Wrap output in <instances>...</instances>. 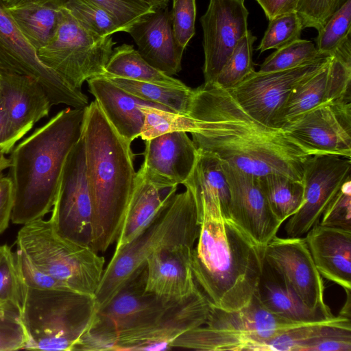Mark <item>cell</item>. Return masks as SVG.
Segmentation results:
<instances>
[{"instance_id":"obj_54","label":"cell","mask_w":351,"mask_h":351,"mask_svg":"<svg viewBox=\"0 0 351 351\" xmlns=\"http://www.w3.org/2000/svg\"><path fill=\"white\" fill-rule=\"evenodd\" d=\"M6 154L0 149V174L10 166L9 158L5 156Z\"/></svg>"},{"instance_id":"obj_12","label":"cell","mask_w":351,"mask_h":351,"mask_svg":"<svg viewBox=\"0 0 351 351\" xmlns=\"http://www.w3.org/2000/svg\"><path fill=\"white\" fill-rule=\"evenodd\" d=\"M51 211L49 219L58 234L77 245L90 247L93 206L82 135L66 159Z\"/></svg>"},{"instance_id":"obj_56","label":"cell","mask_w":351,"mask_h":351,"mask_svg":"<svg viewBox=\"0 0 351 351\" xmlns=\"http://www.w3.org/2000/svg\"><path fill=\"white\" fill-rule=\"evenodd\" d=\"M16 313V312L11 311V310L0 308V318L3 317H5L6 315H10L11 313Z\"/></svg>"},{"instance_id":"obj_48","label":"cell","mask_w":351,"mask_h":351,"mask_svg":"<svg viewBox=\"0 0 351 351\" xmlns=\"http://www.w3.org/2000/svg\"><path fill=\"white\" fill-rule=\"evenodd\" d=\"M27 335L16 313L0 318V351L25 350Z\"/></svg>"},{"instance_id":"obj_47","label":"cell","mask_w":351,"mask_h":351,"mask_svg":"<svg viewBox=\"0 0 351 351\" xmlns=\"http://www.w3.org/2000/svg\"><path fill=\"white\" fill-rule=\"evenodd\" d=\"M15 256L21 277L26 286L38 289L71 290L37 267L21 248L17 247Z\"/></svg>"},{"instance_id":"obj_16","label":"cell","mask_w":351,"mask_h":351,"mask_svg":"<svg viewBox=\"0 0 351 351\" xmlns=\"http://www.w3.org/2000/svg\"><path fill=\"white\" fill-rule=\"evenodd\" d=\"M283 130L313 155L334 154L351 159V100L322 104Z\"/></svg>"},{"instance_id":"obj_14","label":"cell","mask_w":351,"mask_h":351,"mask_svg":"<svg viewBox=\"0 0 351 351\" xmlns=\"http://www.w3.org/2000/svg\"><path fill=\"white\" fill-rule=\"evenodd\" d=\"M351 178V159L334 154H315L306 161L302 183L304 202L285 225L289 237H302L317 225L343 183Z\"/></svg>"},{"instance_id":"obj_41","label":"cell","mask_w":351,"mask_h":351,"mask_svg":"<svg viewBox=\"0 0 351 351\" xmlns=\"http://www.w3.org/2000/svg\"><path fill=\"white\" fill-rule=\"evenodd\" d=\"M303 29L302 20L296 12L277 16L269 21L257 50L263 53L285 47L300 39Z\"/></svg>"},{"instance_id":"obj_1","label":"cell","mask_w":351,"mask_h":351,"mask_svg":"<svg viewBox=\"0 0 351 351\" xmlns=\"http://www.w3.org/2000/svg\"><path fill=\"white\" fill-rule=\"evenodd\" d=\"M186 114L197 121L191 134L197 149L258 178L278 173L302 180L313 154L286 130L252 117L215 82L193 89Z\"/></svg>"},{"instance_id":"obj_35","label":"cell","mask_w":351,"mask_h":351,"mask_svg":"<svg viewBox=\"0 0 351 351\" xmlns=\"http://www.w3.org/2000/svg\"><path fill=\"white\" fill-rule=\"evenodd\" d=\"M350 319L337 315L333 320L291 328L262 342L258 351H305L308 344L332 324Z\"/></svg>"},{"instance_id":"obj_46","label":"cell","mask_w":351,"mask_h":351,"mask_svg":"<svg viewBox=\"0 0 351 351\" xmlns=\"http://www.w3.org/2000/svg\"><path fill=\"white\" fill-rule=\"evenodd\" d=\"M305 351H351V322L329 325L324 333L312 341Z\"/></svg>"},{"instance_id":"obj_9","label":"cell","mask_w":351,"mask_h":351,"mask_svg":"<svg viewBox=\"0 0 351 351\" xmlns=\"http://www.w3.org/2000/svg\"><path fill=\"white\" fill-rule=\"evenodd\" d=\"M146 278L145 265L96 312L90 326L73 351L112 350L119 335L147 326L177 302L146 291Z\"/></svg>"},{"instance_id":"obj_58","label":"cell","mask_w":351,"mask_h":351,"mask_svg":"<svg viewBox=\"0 0 351 351\" xmlns=\"http://www.w3.org/2000/svg\"><path fill=\"white\" fill-rule=\"evenodd\" d=\"M0 149H1V147H0Z\"/></svg>"},{"instance_id":"obj_55","label":"cell","mask_w":351,"mask_h":351,"mask_svg":"<svg viewBox=\"0 0 351 351\" xmlns=\"http://www.w3.org/2000/svg\"><path fill=\"white\" fill-rule=\"evenodd\" d=\"M31 0H5L4 2L5 5H18Z\"/></svg>"},{"instance_id":"obj_26","label":"cell","mask_w":351,"mask_h":351,"mask_svg":"<svg viewBox=\"0 0 351 351\" xmlns=\"http://www.w3.org/2000/svg\"><path fill=\"white\" fill-rule=\"evenodd\" d=\"M255 293L265 308L290 321L311 324L331 321L337 317L332 313L330 308H309L285 279L264 260Z\"/></svg>"},{"instance_id":"obj_8","label":"cell","mask_w":351,"mask_h":351,"mask_svg":"<svg viewBox=\"0 0 351 351\" xmlns=\"http://www.w3.org/2000/svg\"><path fill=\"white\" fill-rule=\"evenodd\" d=\"M312 324V323H311ZM308 324L280 317L267 308L256 293L245 306L226 311L210 305L206 323L178 337V348L204 351H257L258 346L282 331Z\"/></svg>"},{"instance_id":"obj_39","label":"cell","mask_w":351,"mask_h":351,"mask_svg":"<svg viewBox=\"0 0 351 351\" xmlns=\"http://www.w3.org/2000/svg\"><path fill=\"white\" fill-rule=\"evenodd\" d=\"M64 6L84 27L98 36L124 32L108 12L90 0H66Z\"/></svg>"},{"instance_id":"obj_45","label":"cell","mask_w":351,"mask_h":351,"mask_svg":"<svg viewBox=\"0 0 351 351\" xmlns=\"http://www.w3.org/2000/svg\"><path fill=\"white\" fill-rule=\"evenodd\" d=\"M347 0H299L295 12L303 27L319 30Z\"/></svg>"},{"instance_id":"obj_24","label":"cell","mask_w":351,"mask_h":351,"mask_svg":"<svg viewBox=\"0 0 351 351\" xmlns=\"http://www.w3.org/2000/svg\"><path fill=\"white\" fill-rule=\"evenodd\" d=\"M87 82L90 93L107 119L130 143L140 136L142 131L145 116L141 107L152 106L169 111L132 95L103 75L92 77Z\"/></svg>"},{"instance_id":"obj_33","label":"cell","mask_w":351,"mask_h":351,"mask_svg":"<svg viewBox=\"0 0 351 351\" xmlns=\"http://www.w3.org/2000/svg\"><path fill=\"white\" fill-rule=\"evenodd\" d=\"M132 95L160 105L171 112L186 114L193 89L176 88L123 77L103 75Z\"/></svg>"},{"instance_id":"obj_52","label":"cell","mask_w":351,"mask_h":351,"mask_svg":"<svg viewBox=\"0 0 351 351\" xmlns=\"http://www.w3.org/2000/svg\"><path fill=\"white\" fill-rule=\"evenodd\" d=\"M345 292L346 294V302L339 312V315L350 319L351 290Z\"/></svg>"},{"instance_id":"obj_44","label":"cell","mask_w":351,"mask_h":351,"mask_svg":"<svg viewBox=\"0 0 351 351\" xmlns=\"http://www.w3.org/2000/svg\"><path fill=\"white\" fill-rule=\"evenodd\" d=\"M170 14L175 39L178 45L185 49L195 33V0H173Z\"/></svg>"},{"instance_id":"obj_23","label":"cell","mask_w":351,"mask_h":351,"mask_svg":"<svg viewBox=\"0 0 351 351\" xmlns=\"http://www.w3.org/2000/svg\"><path fill=\"white\" fill-rule=\"evenodd\" d=\"M192 250L179 246L151 255L146 261L145 291L174 301L192 295L198 289L191 266Z\"/></svg>"},{"instance_id":"obj_22","label":"cell","mask_w":351,"mask_h":351,"mask_svg":"<svg viewBox=\"0 0 351 351\" xmlns=\"http://www.w3.org/2000/svg\"><path fill=\"white\" fill-rule=\"evenodd\" d=\"M0 95L9 116L14 146L36 122L48 116L52 106L37 80L3 71H0Z\"/></svg>"},{"instance_id":"obj_38","label":"cell","mask_w":351,"mask_h":351,"mask_svg":"<svg viewBox=\"0 0 351 351\" xmlns=\"http://www.w3.org/2000/svg\"><path fill=\"white\" fill-rule=\"evenodd\" d=\"M141 110L145 119L140 136L144 141L167 132L183 131L191 133L196 130V120L187 114L152 106H143Z\"/></svg>"},{"instance_id":"obj_28","label":"cell","mask_w":351,"mask_h":351,"mask_svg":"<svg viewBox=\"0 0 351 351\" xmlns=\"http://www.w3.org/2000/svg\"><path fill=\"white\" fill-rule=\"evenodd\" d=\"M65 2L66 0H31L5 5L23 36L37 51L53 36Z\"/></svg>"},{"instance_id":"obj_32","label":"cell","mask_w":351,"mask_h":351,"mask_svg":"<svg viewBox=\"0 0 351 351\" xmlns=\"http://www.w3.org/2000/svg\"><path fill=\"white\" fill-rule=\"evenodd\" d=\"M258 179L273 213L282 223L294 215L303 204L302 181L278 173L267 174Z\"/></svg>"},{"instance_id":"obj_31","label":"cell","mask_w":351,"mask_h":351,"mask_svg":"<svg viewBox=\"0 0 351 351\" xmlns=\"http://www.w3.org/2000/svg\"><path fill=\"white\" fill-rule=\"evenodd\" d=\"M104 75L149 82L176 88H186L180 80L156 69L139 54L133 45L123 44L114 48Z\"/></svg>"},{"instance_id":"obj_19","label":"cell","mask_w":351,"mask_h":351,"mask_svg":"<svg viewBox=\"0 0 351 351\" xmlns=\"http://www.w3.org/2000/svg\"><path fill=\"white\" fill-rule=\"evenodd\" d=\"M222 166L230 193V219L263 247L276 236L282 223L273 213L258 177L223 162Z\"/></svg>"},{"instance_id":"obj_37","label":"cell","mask_w":351,"mask_h":351,"mask_svg":"<svg viewBox=\"0 0 351 351\" xmlns=\"http://www.w3.org/2000/svg\"><path fill=\"white\" fill-rule=\"evenodd\" d=\"M256 40V37L250 30L244 34L219 73L216 84L229 90L255 71L252 56Z\"/></svg>"},{"instance_id":"obj_36","label":"cell","mask_w":351,"mask_h":351,"mask_svg":"<svg viewBox=\"0 0 351 351\" xmlns=\"http://www.w3.org/2000/svg\"><path fill=\"white\" fill-rule=\"evenodd\" d=\"M351 0L335 12L318 30L315 46L322 55L332 56L343 47L351 45Z\"/></svg>"},{"instance_id":"obj_53","label":"cell","mask_w":351,"mask_h":351,"mask_svg":"<svg viewBox=\"0 0 351 351\" xmlns=\"http://www.w3.org/2000/svg\"><path fill=\"white\" fill-rule=\"evenodd\" d=\"M149 5L153 10L165 8L168 6L169 0H141Z\"/></svg>"},{"instance_id":"obj_17","label":"cell","mask_w":351,"mask_h":351,"mask_svg":"<svg viewBox=\"0 0 351 351\" xmlns=\"http://www.w3.org/2000/svg\"><path fill=\"white\" fill-rule=\"evenodd\" d=\"M245 0H210L200 22L204 82H215L238 41L249 30Z\"/></svg>"},{"instance_id":"obj_15","label":"cell","mask_w":351,"mask_h":351,"mask_svg":"<svg viewBox=\"0 0 351 351\" xmlns=\"http://www.w3.org/2000/svg\"><path fill=\"white\" fill-rule=\"evenodd\" d=\"M210 310L209 301L198 287L186 299L171 304L147 326L119 335L112 350H171L179 336L206 323Z\"/></svg>"},{"instance_id":"obj_34","label":"cell","mask_w":351,"mask_h":351,"mask_svg":"<svg viewBox=\"0 0 351 351\" xmlns=\"http://www.w3.org/2000/svg\"><path fill=\"white\" fill-rule=\"evenodd\" d=\"M25 284L16 264L15 252L8 244L0 245V308L20 314Z\"/></svg>"},{"instance_id":"obj_6","label":"cell","mask_w":351,"mask_h":351,"mask_svg":"<svg viewBox=\"0 0 351 351\" xmlns=\"http://www.w3.org/2000/svg\"><path fill=\"white\" fill-rule=\"evenodd\" d=\"M95 313L94 297L71 290L25 285L19 314L27 335L25 350L73 351Z\"/></svg>"},{"instance_id":"obj_13","label":"cell","mask_w":351,"mask_h":351,"mask_svg":"<svg viewBox=\"0 0 351 351\" xmlns=\"http://www.w3.org/2000/svg\"><path fill=\"white\" fill-rule=\"evenodd\" d=\"M331 58L323 56L285 70L265 73L254 71L228 90L250 115L272 127L276 113L292 90L316 73Z\"/></svg>"},{"instance_id":"obj_25","label":"cell","mask_w":351,"mask_h":351,"mask_svg":"<svg viewBox=\"0 0 351 351\" xmlns=\"http://www.w3.org/2000/svg\"><path fill=\"white\" fill-rule=\"evenodd\" d=\"M320 275L351 290V231L314 226L304 237Z\"/></svg>"},{"instance_id":"obj_21","label":"cell","mask_w":351,"mask_h":351,"mask_svg":"<svg viewBox=\"0 0 351 351\" xmlns=\"http://www.w3.org/2000/svg\"><path fill=\"white\" fill-rule=\"evenodd\" d=\"M127 33L134 40L139 54L150 65L169 76L180 71L184 49L175 39L168 7L146 14Z\"/></svg>"},{"instance_id":"obj_50","label":"cell","mask_w":351,"mask_h":351,"mask_svg":"<svg viewBox=\"0 0 351 351\" xmlns=\"http://www.w3.org/2000/svg\"><path fill=\"white\" fill-rule=\"evenodd\" d=\"M269 21L274 17L295 12L299 0H256Z\"/></svg>"},{"instance_id":"obj_30","label":"cell","mask_w":351,"mask_h":351,"mask_svg":"<svg viewBox=\"0 0 351 351\" xmlns=\"http://www.w3.org/2000/svg\"><path fill=\"white\" fill-rule=\"evenodd\" d=\"M197 202L201 199L215 202L223 215L230 219V193L222 162L214 154L198 149L195 166L183 183Z\"/></svg>"},{"instance_id":"obj_18","label":"cell","mask_w":351,"mask_h":351,"mask_svg":"<svg viewBox=\"0 0 351 351\" xmlns=\"http://www.w3.org/2000/svg\"><path fill=\"white\" fill-rule=\"evenodd\" d=\"M263 260L313 309H329L324 301V285L304 237H274L263 247Z\"/></svg>"},{"instance_id":"obj_27","label":"cell","mask_w":351,"mask_h":351,"mask_svg":"<svg viewBox=\"0 0 351 351\" xmlns=\"http://www.w3.org/2000/svg\"><path fill=\"white\" fill-rule=\"evenodd\" d=\"M177 187L156 184L140 170L136 172L134 191L116 241L115 250L131 242L149 226L165 204L175 195Z\"/></svg>"},{"instance_id":"obj_11","label":"cell","mask_w":351,"mask_h":351,"mask_svg":"<svg viewBox=\"0 0 351 351\" xmlns=\"http://www.w3.org/2000/svg\"><path fill=\"white\" fill-rule=\"evenodd\" d=\"M0 71L31 77L44 88L51 106L84 108L88 97L74 88L38 58L0 0Z\"/></svg>"},{"instance_id":"obj_29","label":"cell","mask_w":351,"mask_h":351,"mask_svg":"<svg viewBox=\"0 0 351 351\" xmlns=\"http://www.w3.org/2000/svg\"><path fill=\"white\" fill-rule=\"evenodd\" d=\"M330 60L292 90L276 113L272 127L284 129L310 110L322 104L335 101L330 80Z\"/></svg>"},{"instance_id":"obj_7","label":"cell","mask_w":351,"mask_h":351,"mask_svg":"<svg viewBox=\"0 0 351 351\" xmlns=\"http://www.w3.org/2000/svg\"><path fill=\"white\" fill-rule=\"evenodd\" d=\"M16 243L48 275L72 291L95 297L104 270V257L61 237L49 219L23 225Z\"/></svg>"},{"instance_id":"obj_40","label":"cell","mask_w":351,"mask_h":351,"mask_svg":"<svg viewBox=\"0 0 351 351\" xmlns=\"http://www.w3.org/2000/svg\"><path fill=\"white\" fill-rule=\"evenodd\" d=\"M323 56L312 41L300 38L276 49L264 60L258 71L265 73L289 69Z\"/></svg>"},{"instance_id":"obj_3","label":"cell","mask_w":351,"mask_h":351,"mask_svg":"<svg viewBox=\"0 0 351 351\" xmlns=\"http://www.w3.org/2000/svg\"><path fill=\"white\" fill-rule=\"evenodd\" d=\"M82 136L93 206L90 248L104 252L116 243L134 191V154L96 100L86 107Z\"/></svg>"},{"instance_id":"obj_5","label":"cell","mask_w":351,"mask_h":351,"mask_svg":"<svg viewBox=\"0 0 351 351\" xmlns=\"http://www.w3.org/2000/svg\"><path fill=\"white\" fill-rule=\"evenodd\" d=\"M200 224L194 197L186 191L169 200L139 235L115 250L95 295L96 312L106 306L121 287L147 259L162 250L179 246L193 248Z\"/></svg>"},{"instance_id":"obj_10","label":"cell","mask_w":351,"mask_h":351,"mask_svg":"<svg viewBox=\"0 0 351 351\" xmlns=\"http://www.w3.org/2000/svg\"><path fill=\"white\" fill-rule=\"evenodd\" d=\"M115 44L112 36H100L84 27L64 5L53 36L37 55L45 66L81 89L85 81L105 74Z\"/></svg>"},{"instance_id":"obj_51","label":"cell","mask_w":351,"mask_h":351,"mask_svg":"<svg viewBox=\"0 0 351 351\" xmlns=\"http://www.w3.org/2000/svg\"><path fill=\"white\" fill-rule=\"evenodd\" d=\"M0 147L8 154L14 147L12 141V130L9 116L2 97L0 95Z\"/></svg>"},{"instance_id":"obj_57","label":"cell","mask_w":351,"mask_h":351,"mask_svg":"<svg viewBox=\"0 0 351 351\" xmlns=\"http://www.w3.org/2000/svg\"><path fill=\"white\" fill-rule=\"evenodd\" d=\"M3 1H5V0H2Z\"/></svg>"},{"instance_id":"obj_2","label":"cell","mask_w":351,"mask_h":351,"mask_svg":"<svg viewBox=\"0 0 351 351\" xmlns=\"http://www.w3.org/2000/svg\"><path fill=\"white\" fill-rule=\"evenodd\" d=\"M200 224L191 255L193 275L211 306L226 311L238 310L252 299L263 269V247L213 201L197 204Z\"/></svg>"},{"instance_id":"obj_20","label":"cell","mask_w":351,"mask_h":351,"mask_svg":"<svg viewBox=\"0 0 351 351\" xmlns=\"http://www.w3.org/2000/svg\"><path fill=\"white\" fill-rule=\"evenodd\" d=\"M139 169L149 180L164 186L183 184L195 166L198 149L187 132L176 131L145 141Z\"/></svg>"},{"instance_id":"obj_43","label":"cell","mask_w":351,"mask_h":351,"mask_svg":"<svg viewBox=\"0 0 351 351\" xmlns=\"http://www.w3.org/2000/svg\"><path fill=\"white\" fill-rule=\"evenodd\" d=\"M90 1L108 12L125 32L144 16L154 10L141 0Z\"/></svg>"},{"instance_id":"obj_42","label":"cell","mask_w":351,"mask_h":351,"mask_svg":"<svg viewBox=\"0 0 351 351\" xmlns=\"http://www.w3.org/2000/svg\"><path fill=\"white\" fill-rule=\"evenodd\" d=\"M321 217L322 226L351 231V178L343 183Z\"/></svg>"},{"instance_id":"obj_49","label":"cell","mask_w":351,"mask_h":351,"mask_svg":"<svg viewBox=\"0 0 351 351\" xmlns=\"http://www.w3.org/2000/svg\"><path fill=\"white\" fill-rule=\"evenodd\" d=\"M13 199L11 180L8 176L0 178V234L5 230L11 220Z\"/></svg>"},{"instance_id":"obj_4","label":"cell","mask_w":351,"mask_h":351,"mask_svg":"<svg viewBox=\"0 0 351 351\" xmlns=\"http://www.w3.org/2000/svg\"><path fill=\"white\" fill-rule=\"evenodd\" d=\"M85 111L62 110L12 149L13 223L24 225L51 210L66 159L82 135Z\"/></svg>"}]
</instances>
